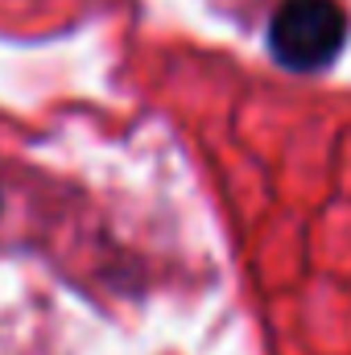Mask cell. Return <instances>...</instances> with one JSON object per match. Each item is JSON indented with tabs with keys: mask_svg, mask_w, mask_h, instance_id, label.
<instances>
[{
	"mask_svg": "<svg viewBox=\"0 0 351 355\" xmlns=\"http://www.w3.org/2000/svg\"><path fill=\"white\" fill-rule=\"evenodd\" d=\"M348 42V12L335 0H285L268 21V50L289 71H323Z\"/></svg>",
	"mask_w": 351,
	"mask_h": 355,
	"instance_id": "cell-1",
	"label": "cell"
}]
</instances>
